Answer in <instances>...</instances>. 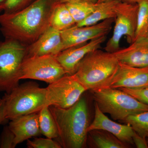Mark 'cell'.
Returning a JSON list of instances; mask_svg holds the SVG:
<instances>
[{"label":"cell","instance_id":"cell-1","mask_svg":"<svg viewBox=\"0 0 148 148\" xmlns=\"http://www.w3.org/2000/svg\"><path fill=\"white\" fill-rule=\"evenodd\" d=\"M55 0H36L21 10L0 14V30L5 38L29 45L49 27Z\"/></svg>","mask_w":148,"mask_h":148},{"label":"cell","instance_id":"cell-2","mask_svg":"<svg viewBox=\"0 0 148 148\" xmlns=\"http://www.w3.org/2000/svg\"><path fill=\"white\" fill-rule=\"evenodd\" d=\"M58 130L55 139L64 148H83L86 146L89 114L87 101L81 97L74 105L63 109L49 106Z\"/></svg>","mask_w":148,"mask_h":148},{"label":"cell","instance_id":"cell-3","mask_svg":"<svg viewBox=\"0 0 148 148\" xmlns=\"http://www.w3.org/2000/svg\"><path fill=\"white\" fill-rule=\"evenodd\" d=\"M119 64L114 53L98 49L83 58L74 75L86 90H92L106 86L116 73Z\"/></svg>","mask_w":148,"mask_h":148},{"label":"cell","instance_id":"cell-4","mask_svg":"<svg viewBox=\"0 0 148 148\" xmlns=\"http://www.w3.org/2000/svg\"><path fill=\"white\" fill-rule=\"evenodd\" d=\"M36 83L29 82L18 85L3 97L6 119L38 113L47 106L46 88H41Z\"/></svg>","mask_w":148,"mask_h":148},{"label":"cell","instance_id":"cell-5","mask_svg":"<svg viewBox=\"0 0 148 148\" xmlns=\"http://www.w3.org/2000/svg\"><path fill=\"white\" fill-rule=\"evenodd\" d=\"M95 103L101 112L114 120L123 121L127 117L148 111V106L119 88L103 87L91 90Z\"/></svg>","mask_w":148,"mask_h":148},{"label":"cell","instance_id":"cell-6","mask_svg":"<svg viewBox=\"0 0 148 148\" xmlns=\"http://www.w3.org/2000/svg\"><path fill=\"white\" fill-rule=\"evenodd\" d=\"M27 46L10 39L0 41V91L9 93L19 85Z\"/></svg>","mask_w":148,"mask_h":148},{"label":"cell","instance_id":"cell-7","mask_svg":"<svg viewBox=\"0 0 148 148\" xmlns=\"http://www.w3.org/2000/svg\"><path fill=\"white\" fill-rule=\"evenodd\" d=\"M138 6L136 3L121 1L117 5L113 33L107 42L105 51L114 53L121 48L120 42L123 37L132 43L135 40L137 27Z\"/></svg>","mask_w":148,"mask_h":148},{"label":"cell","instance_id":"cell-8","mask_svg":"<svg viewBox=\"0 0 148 148\" xmlns=\"http://www.w3.org/2000/svg\"><path fill=\"white\" fill-rule=\"evenodd\" d=\"M66 75L55 56L26 57L21 66V80L31 79L52 83Z\"/></svg>","mask_w":148,"mask_h":148},{"label":"cell","instance_id":"cell-9","mask_svg":"<svg viewBox=\"0 0 148 148\" xmlns=\"http://www.w3.org/2000/svg\"><path fill=\"white\" fill-rule=\"evenodd\" d=\"M46 88L47 106L63 109L71 107L86 91L74 75L67 74Z\"/></svg>","mask_w":148,"mask_h":148},{"label":"cell","instance_id":"cell-10","mask_svg":"<svg viewBox=\"0 0 148 148\" xmlns=\"http://www.w3.org/2000/svg\"><path fill=\"white\" fill-rule=\"evenodd\" d=\"M114 22V18H108L90 26L77 27L74 25L61 32L64 50L107 36L110 32Z\"/></svg>","mask_w":148,"mask_h":148},{"label":"cell","instance_id":"cell-11","mask_svg":"<svg viewBox=\"0 0 148 148\" xmlns=\"http://www.w3.org/2000/svg\"><path fill=\"white\" fill-rule=\"evenodd\" d=\"M106 39V36H103L82 44L69 47L55 56L56 58L67 75H74L83 58L88 53L100 48Z\"/></svg>","mask_w":148,"mask_h":148},{"label":"cell","instance_id":"cell-12","mask_svg":"<svg viewBox=\"0 0 148 148\" xmlns=\"http://www.w3.org/2000/svg\"><path fill=\"white\" fill-rule=\"evenodd\" d=\"M146 86H148V67H132L120 63L116 73L105 87L138 88Z\"/></svg>","mask_w":148,"mask_h":148},{"label":"cell","instance_id":"cell-13","mask_svg":"<svg viewBox=\"0 0 148 148\" xmlns=\"http://www.w3.org/2000/svg\"><path fill=\"white\" fill-rule=\"evenodd\" d=\"M64 50L61 32L49 26L36 41L28 45L26 57L56 56Z\"/></svg>","mask_w":148,"mask_h":148},{"label":"cell","instance_id":"cell-14","mask_svg":"<svg viewBox=\"0 0 148 148\" xmlns=\"http://www.w3.org/2000/svg\"><path fill=\"white\" fill-rule=\"evenodd\" d=\"M103 130L114 135L119 140L127 145H133L132 136L135 131L128 124H121L110 119L101 112L95 103V116L88 132L93 130Z\"/></svg>","mask_w":148,"mask_h":148},{"label":"cell","instance_id":"cell-15","mask_svg":"<svg viewBox=\"0 0 148 148\" xmlns=\"http://www.w3.org/2000/svg\"><path fill=\"white\" fill-rule=\"evenodd\" d=\"M120 63L132 67H148V36L136 39L127 47L114 52Z\"/></svg>","mask_w":148,"mask_h":148},{"label":"cell","instance_id":"cell-16","mask_svg":"<svg viewBox=\"0 0 148 148\" xmlns=\"http://www.w3.org/2000/svg\"><path fill=\"white\" fill-rule=\"evenodd\" d=\"M8 126L15 136L14 142L16 145L41 134L39 123L38 113L15 118L11 120Z\"/></svg>","mask_w":148,"mask_h":148},{"label":"cell","instance_id":"cell-17","mask_svg":"<svg viewBox=\"0 0 148 148\" xmlns=\"http://www.w3.org/2000/svg\"><path fill=\"white\" fill-rule=\"evenodd\" d=\"M92 148H127L114 135L103 130H93L88 132L86 146Z\"/></svg>","mask_w":148,"mask_h":148},{"label":"cell","instance_id":"cell-18","mask_svg":"<svg viewBox=\"0 0 148 148\" xmlns=\"http://www.w3.org/2000/svg\"><path fill=\"white\" fill-rule=\"evenodd\" d=\"M120 1V0H109L98 3L97 8L89 16L75 25L77 27L90 26L108 18H115L117 5Z\"/></svg>","mask_w":148,"mask_h":148},{"label":"cell","instance_id":"cell-19","mask_svg":"<svg viewBox=\"0 0 148 148\" xmlns=\"http://www.w3.org/2000/svg\"><path fill=\"white\" fill-rule=\"evenodd\" d=\"M75 24V21L66 4L56 2L51 16L50 27L62 32Z\"/></svg>","mask_w":148,"mask_h":148},{"label":"cell","instance_id":"cell-20","mask_svg":"<svg viewBox=\"0 0 148 148\" xmlns=\"http://www.w3.org/2000/svg\"><path fill=\"white\" fill-rule=\"evenodd\" d=\"M38 117L41 134L50 139L55 140L58 138V128L49 106H45L39 111Z\"/></svg>","mask_w":148,"mask_h":148},{"label":"cell","instance_id":"cell-21","mask_svg":"<svg viewBox=\"0 0 148 148\" xmlns=\"http://www.w3.org/2000/svg\"><path fill=\"white\" fill-rule=\"evenodd\" d=\"M73 17L76 24L84 20L95 10L98 3L79 1L65 3Z\"/></svg>","mask_w":148,"mask_h":148},{"label":"cell","instance_id":"cell-22","mask_svg":"<svg viewBox=\"0 0 148 148\" xmlns=\"http://www.w3.org/2000/svg\"><path fill=\"white\" fill-rule=\"evenodd\" d=\"M123 122L129 124L141 137L148 138V111L131 115Z\"/></svg>","mask_w":148,"mask_h":148},{"label":"cell","instance_id":"cell-23","mask_svg":"<svg viewBox=\"0 0 148 148\" xmlns=\"http://www.w3.org/2000/svg\"><path fill=\"white\" fill-rule=\"evenodd\" d=\"M137 3L138 10L135 40L148 36V0H138Z\"/></svg>","mask_w":148,"mask_h":148},{"label":"cell","instance_id":"cell-24","mask_svg":"<svg viewBox=\"0 0 148 148\" xmlns=\"http://www.w3.org/2000/svg\"><path fill=\"white\" fill-rule=\"evenodd\" d=\"M27 145L29 148H62L56 140L48 138H35L33 140H28Z\"/></svg>","mask_w":148,"mask_h":148},{"label":"cell","instance_id":"cell-25","mask_svg":"<svg viewBox=\"0 0 148 148\" xmlns=\"http://www.w3.org/2000/svg\"><path fill=\"white\" fill-rule=\"evenodd\" d=\"M36 0H6L3 12L11 13L27 7Z\"/></svg>","mask_w":148,"mask_h":148},{"label":"cell","instance_id":"cell-26","mask_svg":"<svg viewBox=\"0 0 148 148\" xmlns=\"http://www.w3.org/2000/svg\"><path fill=\"white\" fill-rule=\"evenodd\" d=\"M119 89L127 92L138 101L148 106V86L138 88H120Z\"/></svg>","mask_w":148,"mask_h":148},{"label":"cell","instance_id":"cell-27","mask_svg":"<svg viewBox=\"0 0 148 148\" xmlns=\"http://www.w3.org/2000/svg\"><path fill=\"white\" fill-rule=\"evenodd\" d=\"M15 136L8 126L4 127L0 136V148H14L16 145Z\"/></svg>","mask_w":148,"mask_h":148},{"label":"cell","instance_id":"cell-28","mask_svg":"<svg viewBox=\"0 0 148 148\" xmlns=\"http://www.w3.org/2000/svg\"><path fill=\"white\" fill-rule=\"evenodd\" d=\"M133 143L138 148H148L147 138L141 137L135 132L132 136Z\"/></svg>","mask_w":148,"mask_h":148},{"label":"cell","instance_id":"cell-29","mask_svg":"<svg viewBox=\"0 0 148 148\" xmlns=\"http://www.w3.org/2000/svg\"><path fill=\"white\" fill-rule=\"evenodd\" d=\"M6 119L5 115L4 103L3 98H0V125Z\"/></svg>","mask_w":148,"mask_h":148},{"label":"cell","instance_id":"cell-30","mask_svg":"<svg viewBox=\"0 0 148 148\" xmlns=\"http://www.w3.org/2000/svg\"><path fill=\"white\" fill-rule=\"evenodd\" d=\"M98 0H55L57 2L67 3L76 2L79 1H91L97 2Z\"/></svg>","mask_w":148,"mask_h":148},{"label":"cell","instance_id":"cell-31","mask_svg":"<svg viewBox=\"0 0 148 148\" xmlns=\"http://www.w3.org/2000/svg\"><path fill=\"white\" fill-rule=\"evenodd\" d=\"M6 1V0H0V13L3 12Z\"/></svg>","mask_w":148,"mask_h":148},{"label":"cell","instance_id":"cell-32","mask_svg":"<svg viewBox=\"0 0 148 148\" xmlns=\"http://www.w3.org/2000/svg\"><path fill=\"white\" fill-rule=\"evenodd\" d=\"M108 1H109V0H98V1H97V2L100 3ZM121 1H125L130 2L137 3L138 0H121Z\"/></svg>","mask_w":148,"mask_h":148},{"label":"cell","instance_id":"cell-33","mask_svg":"<svg viewBox=\"0 0 148 148\" xmlns=\"http://www.w3.org/2000/svg\"><path fill=\"white\" fill-rule=\"evenodd\" d=\"M147 143L148 146V138H147Z\"/></svg>","mask_w":148,"mask_h":148}]
</instances>
